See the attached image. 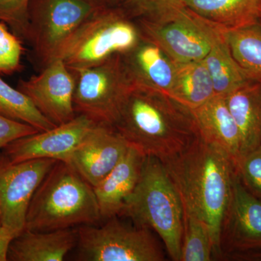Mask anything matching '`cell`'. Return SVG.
Returning <instances> with one entry per match:
<instances>
[{
	"label": "cell",
	"mask_w": 261,
	"mask_h": 261,
	"mask_svg": "<svg viewBox=\"0 0 261 261\" xmlns=\"http://www.w3.org/2000/svg\"><path fill=\"white\" fill-rule=\"evenodd\" d=\"M23 47L20 39L0 22V73H11L20 67Z\"/></svg>",
	"instance_id": "obj_28"
},
{
	"label": "cell",
	"mask_w": 261,
	"mask_h": 261,
	"mask_svg": "<svg viewBox=\"0 0 261 261\" xmlns=\"http://www.w3.org/2000/svg\"><path fill=\"white\" fill-rule=\"evenodd\" d=\"M128 147L113 126L97 123L75 149L68 163L94 187L121 161Z\"/></svg>",
	"instance_id": "obj_14"
},
{
	"label": "cell",
	"mask_w": 261,
	"mask_h": 261,
	"mask_svg": "<svg viewBox=\"0 0 261 261\" xmlns=\"http://www.w3.org/2000/svg\"><path fill=\"white\" fill-rule=\"evenodd\" d=\"M176 63L174 80L168 95L189 109L200 107L216 95L205 62Z\"/></svg>",
	"instance_id": "obj_21"
},
{
	"label": "cell",
	"mask_w": 261,
	"mask_h": 261,
	"mask_svg": "<svg viewBox=\"0 0 261 261\" xmlns=\"http://www.w3.org/2000/svg\"><path fill=\"white\" fill-rule=\"evenodd\" d=\"M214 257V243L207 225L193 215L185 213L180 261H210Z\"/></svg>",
	"instance_id": "obj_25"
},
{
	"label": "cell",
	"mask_w": 261,
	"mask_h": 261,
	"mask_svg": "<svg viewBox=\"0 0 261 261\" xmlns=\"http://www.w3.org/2000/svg\"><path fill=\"white\" fill-rule=\"evenodd\" d=\"M226 100L240 130L241 157L261 146V84L250 81Z\"/></svg>",
	"instance_id": "obj_19"
},
{
	"label": "cell",
	"mask_w": 261,
	"mask_h": 261,
	"mask_svg": "<svg viewBox=\"0 0 261 261\" xmlns=\"http://www.w3.org/2000/svg\"><path fill=\"white\" fill-rule=\"evenodd\" d=\"M69 70L75 80V114L113 127L133 86L123 54L114 55L93 66Z\"/></svg>",
	"instance_id": "obj_6"
},
{
	"label": "cell",
	"mask_w": 261,
	"mask_h": 261,
	"mask_svg": "<svg viewBox=\"0 0 261 261\" xmlns=\"http://www.w3.org/2000/svg\"><path fill=\"white\" fill-rule=\"evenodd\" d=\"M135 20L142 39L161 48L176 63L202 61L224 32L186 7L159 20Z\"/></svg>",
	"instance_id": "obj_8"
},
{
	"label": "cell",
	"mask_w": 261,
	"mask_h": 261,
	"mask_svg": "<svg viewBox=\"0 0 261 261\" xmlns=\"http://www.w3.org/2000/svg\"><path fill=\"white\" fill-rule=\"evenodd\" d=\"M162 163L177 189L185 213L207 225L214 243V257L221 258V229L235 173L232 159L200 136L186 149Z\"/></svg>",
	"instance_id": "obj_1"
},
{
	"label": "cell",
	"mask_w": 261,
	"mask_h": 261,
	"mask_svg": "<svg viewBox=\"0 0 261 261\" xmlns=\"http://www.w3.org/2000/svg\"><path fill=\"white\" fill-rule=\"evenodd\" d=\"M135 19L159 20L185 8L184 0H123L121 5Z\"/></svg>",
	"instance_id": "obj_26"
},
{
	"label": "cell",
	"mask_w": 261,
	"mask_h": 261,
	"mask_svg": "<svg viewBox=\"0 0 261 261\" xmlns=\"http://www.w3.org/2000/svg\"><path fill=\"white\" fill-rule=\"evenodd\" d=\"M78 242V230L50 231L25 229L10 243L8 260L61 261Z\"/></svg>",
	"instance_id": "obj_17"
},
{
	"label": "cell",
	"mask_w": 261,
	"mask_h": 261,
	"mask_svg": "<svg viewBox=\"0 0 261 261\" xmlns=\"http://www.w3.org/2000/svg\"><path fill=\"white\" fill-rule=\"evenodd\" d=\"M0 114L43 132L56 127L38 111L31 99L0 79Z\"/></svg>",
	"instance_id": "obj_24"
},
{
	"label": "cell",
	"mask_w": 261,
	"mask_h": 261,
	"mask_svg": "<svg viewBox=\"0 0 261 261\" xmlns=\"http://www.w3.org/2000/svg\"><path fill=\"white\" fill-rule=\"evenodd\" d=\"M235 170L247 190L261 200V146L241 156Z\"/></svg>",
	"instance_id": "obj_27"
},
{
	"label": "cell",
	"mask_w": 261,
	"mask_h": 261,
	"mask_svg": "<svg viewBox=\"0 0 261 261\" xmlns=\"http://www.w3.org/2000/svg\"><path fill=\"white\" fill-rule=\"evenodd\" d=\"M221 258L261 248V200L244 186L236 170L221 229Z\"/></svg>",
	"instance_id": "obj_13"
},
{
	"label": "cell",
	"mask_w": 261,
	"mask_h": 261,
	"mask_svg": "<svg viewBox=\"0 0 261 261\" xmlns=\"http://www.w3.org/2000/svg\"><path fill=\"white\" fill-rule=\"evenodd\" d=\"M40 132L34 126L10 119L0 114V149L14 141Z\"/></svg>",
	"instance_id": "obj_30"
},
{
	"label": "cell",
	"mask_w": 261,
	"mask_h": 261,
	"mask_svg": "<svg viewBox=\"0 0 261 261\" xmlns=\"http://www.w3.org/2000/svg\"><path fill=\"white\" fill-rule=\"evenodd\" d=\"M75 80L59 58L51 61L38 75L19 82L18 89L31 99L38 111L56 126L75 118Z\"/></svg>",
	"instance_id": "obj_11"
},
{
	"label": "cell",
	"mask_w": 261,
	"mask_h": 261,
	"mask_svg": "<svg viewBox=\"0 0 261 261\" xmlns=\"http://www.w3.org/2000/svg\"><path fill=\"white\" fill-rule=\"evenodd\" d=\"M191 111L201 138L224 150L236 166L241 152V137L226 96L216 94Z\"/></svg>",
	"instance_id": "obj_16"
},
{
	"label": "cell",
	"mask_w": 261,
	"mask_h": 261,
	"mask_svg": "<svg viewBox=\"0 0 261 261\" xmlns=\"http://www.w3.org/2000/svg\"><path fill=\"white\" fill-rule=\"evenodd\" d=\"M141 39L137 21L121 5H105L65 39L55 59L69 68H87L128 53Z\"/></svg>",
	"instance_id": "obj_5"
},
{
	"label": "cell",
	"mask_w": 261,
	"mask_h": 261,
	"mask_svg": "<svg viewBox=\"0 0 261 261\" xmlns=\"http://www.w3.org/2000/svg\"><path fill=\"white\" fill-rule=\"evenodd\" d=\"M259 18L261 19V7L260 10V13H259Z\"/></svg>",
	"instance_id": "obj_34"
},
{
	"label": "cell",
	"mask_w": 261,
	"mask_h": 261,
	"mask_svg": "<svg viewBox=\"0 0 261 261\" xmlns=\"http://www.w3.org/2000/svg\"><path fill=\"white\" fill-rule=\"evenodd\" d=\"M101 219L93 187L69 163L58 161L33 196L25 229L56 231Z\"/></svg>",
	"instance_id": "obj_3"
},
{
	"label": "cell",
	"mask_w": 261,
	"mask_h": 261,
	"mask_svg": "<svg viewBox=\"0 0 261 261\" xmlns=\"http://www.w3.org/2000/svg\"><path fill=\"white\" fill-rule=\"evenodd\" d=\"M97 0H32L25 38L44 68L70 34L105 6Z\"/></svg>",
	"instance_id": "obj_9"
},
{
	"label": "cell",
	"mask_w": 261,
	"mask_h": 261,
	"mask_svg": "<svg viewBox=\"0 0 261 261\" xmlns=\"http://www.w3.org/2000/svg\"><path fill=\"white\" fill-rule=\"evenodd\" d=\"M225 258L238 261H261V248L240 253L228 255Z\"/></svg>",
	"instance_id": "obj_32"
},
{
	"label": "cell",
	"mask_w": 261,
	"mask_h": 261,
	"mask_svg": "<svg viewBox=\"0 0 261 261\" xmlns=\"http://www.w3.org/2000/svg\"><path fill=\"white\" fill-rule=\"evenodd\" d=\"M120 216L154 230L170 257L181 260L185 207L177 189L162 161L146 157L137 187L126 199Z\"/></svg>",
	"instance_id": "obj_4"
},
{
	"label": "cell",
	"mask_w": 261,
	"mask_h": 261,
	"mask_svg": "<svg viewBox=\"0 0 261 261\" xmlns=\"http://www.w3.org/2000/svg\"><path fill=\"white\" fill-rule=\"evenodd\" d=\"M32 0H0V21L8 24L17 34L25 37L29 9Z\"/></svg>",
	"instance_id": "obj_29"
},
{
	"label": "cell",
	"mask_w": 261,
	"mask_h": 261,
	"mask_svg": "<svg viewBox=\"0 0 261 261\" xmlns=\"http://www.w3.org/2000/svg\"><path fill=\"white\" fill-rule=\"evenodd\" d=\"M58 161L40 159L12 163L0 159V224L18 236L38 187Z\"/></svg>",
	"instance_id": "obj_10"
},
{
	"label": "cell",
	"mask_w": 261,
	"mask_h": 261,
	"mask_svg": "<svg viewBox=\"0 0 261 261\" xmlns=\"http://www.w3.org/2000/svg\"><path fill=\"white\" fill-rule=\"evenodd\" d=\"M97 1L106 5H120L123 0H97Z\"/></svg>",
	"instance_id": "obj_33"
},
{
	"label": "cell",
	"mask_w": 261,
	"mask_h": 261,
	"mask_svg": "<svg viewBox=\"0 0 261 261\" xmlns=\"http://www.w3.org/2000/svg\"><path fill=\"white\" fill-rule=\"evenodd\" d=\"M230 50L248 78L261 84V22L226 32Z\"/></svg>",
	"instance_id": "obj_23"
},
{
	"label": "cell",
	"mask_w": 261,
	"mask_h": 261,
	"mask_svg": "<svg viewBox=\"0 0 261 261\" xmlns=\"http://www.w3.org/2000/svg\"><path fill=\"white\" fill-rule=\"evenodd\" d=\"M108 219L99 227L78 229L79 257L87 261H162L164 255L149 228Z\"/></svg>",
	"instance_id": "obj_7"
},
{
	"label": "cell",
	"mask_w": 261,
	"mask_h": 261,
	"mask_svg": "<svg viewBox=\"0 0 261 261\" xmlns=\"http://www.w3.org/2000/svg\"><path fill=\"white\" fill-rule=\"evenodd\" d=\"M97 123L84 115L51 129L19 139L5 147V158L10 163L48 159L68 162L81 142Z\"/></svg>",
	"instance_id": "obj_12"
},
{
	"label": "cell",
	"mask_w": 261,
	"mask_h": 261,
	"mask_svg": "<svg viewBox=\"0 0 261 261\" xmlns=\"http://www.w3.org/2000/svg\"><path fill=\"white\" fill-rule=\"evenodd\" d=\"M145 158L129 145L121 161L93 187L102 219L120 216L126 199L138 184Z\"/></svg>",
	"instance_id": "obj_15"
},
{
	"label": "cell",
	"mask_w": 261,
	"mask_h": 261,
	"mask_svg": "<svg viewBox=\"0 0 261 261\" xmlns=\"http://www.w3.org/2000/svg\"><path fill=\"white\" fill-rule=\"evenodd\" d=\"M15 237L14 233L0 224V261L8 260L10 243Z\"/></svg>",
	"instance_id": "obj_31"
},
{
	"label": "cell",
	"mask_w": 261,
	"mask_h": 261,
	"mask_svg": "<svg viewBox=\"0 0 261 261\" xmlns=\"http://www.w3.org/2000/svg\"><path fill=\"white\" fill-rule=\"evenodd\" d=\"M184 3L195 14L226 32L260 19L261 0H184Z\"/></svg>",
	"instance_id": "obj_20"
},
{
	"label": "cell",
	"mask_w": 261,
	"mask_h": 261,
	"mask_svg": "<svg viewBox=\"0 0 261 261\" xmlns=\"http://www.w3.org/2000/svg\"><path fill=\"white\" fill-rule=\"evenodd\" d=\"M133 82L169 94L176 63L153 43L142 38L135 48L123 54Z\"/></svg>",
	"instance_id": "obj_18"
},
{
	"label": "cell",
	"mask_w": 261,
	"mask_h": 261,
	"mask_svg": "<svg viewBox=\"0 0 261 261\" xmlns=\"http://www.w3.org/2000/svg\"><path fill=\"white\" fill-rule=\"evenodd\" d=\"M203 61L210 73L216 94L228 95L252 81L233 58L225 32L215 40Z\"/></svg>",
	"instance_id": "obj_22"
},
{
	"label": "cell",
	"mask_w": 261,
	"mask_h": 261,
	"mask_svg": "<svg viewBox=\"0 0 261 261\" xmlns=\"http://www.w3.org/2000/svg\"><path fill=\"white\" fill-rule=\"evenodd\" d=\"M113 128L146 157L161 161L200 137L191 110L167 94L135 82Z\"/></svg>",
	"instance_id": "obj_2"
}]
</instances>
